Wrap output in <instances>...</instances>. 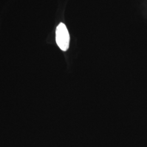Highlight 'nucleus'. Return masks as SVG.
<instances>
[{
	"label": "nucleus",
	"mask_w": 147,
	"mask_h": 147,
	"mask_svg": "<svg viewBox=\"0 0 147 147\" xmlns=\"http://www.w3.org/2000/svg\"><path fill=\"white\" fill-rule=\"evenodd\" d=\"M56 42L63 51L68 50L70 44V35L66 25L61 22L59 24L56 30Z\"/></svg>",
	"instance_id": "f257e3e1"
}]
</instances>
